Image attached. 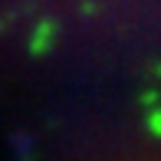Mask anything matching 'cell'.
I'll use <instances>...</instances> for the list:
<instances>
[{"mask_svg": "<svg viewBox=\"0 0 161 161\" xmlns=\"http://www.w3.org/2000/svg\"><path fill=\"white\" fill-rule=\"evenodd\" d=\"M53 33H56V26H53V23H43V26H40V36H36V43H33V49H36V53H43V49L49 46Z\"/></svg>", "mask_w": 161, "mask_h": 161, "instance_id": "cell-1", "label": "cell"}, {"mask_svg": "<svg viewBox=\"0 0 161 161\" xmlns=\"http://www.w3.org/2000/svg\"><path fill=\"white\" fill-rule=\"evenodd\" d=\"M148 128H151V131H155V135L161 138V108H155V112L148 115Z\"/></svg>", "mask_w": 161, "mask_h": 161, "instance_id": "cell-2", "label": "cell"}]
</instances>
